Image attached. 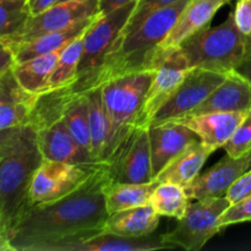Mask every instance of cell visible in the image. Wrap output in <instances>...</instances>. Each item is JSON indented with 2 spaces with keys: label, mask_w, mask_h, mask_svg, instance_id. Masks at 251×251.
<instances>
[{
  "label": "cell",
  "mask_w": 251,
  "mask_h": 251,
  "mask_svg": "<svg viewBox=\"0 0 251 251\" xmlns=\"http://www.w3.org/2000/svg\"><path fill=\"white\" fill-rule=\"evenodd\" d=\"M250 110L251 80L239 70H233L228 73L223 82L188 115Z\"/></svg>",
  "instance_id": "cell-16"
},
{
  "label": "cell",
  "mask_w": 251,
  "mask_h": 251,
  "mask_svg": "<svg viewBox=\"0 0 251 251\" xmlns=\"http://www.w3.org/2000/svg\"><path fill=\"white\" fill-rule=\"evenodd\" d=\"M223 149L232 158H242L251 151V110Z\"/></svg>",
  "instance_id": "cell-31"
},
{
  "label": "cell",
  "mask_w": 251,
  "mask_h": 251,
  "mask_svg": "<svg viewBox=\"0 0 251 251\" xmlns=\"http://www.w3.org/2000/svg\"><path fill=\"white\" fill-rule=\"evenodd\" d=\"M105 166L109 183L144 184L153 181L149 127H130Z\"/></svg>",
  "instance_id": "cell-10"
},
{
  "label": "cell",
  "mask_w": 251,
  "mask_h": 251,
  "mask_svg": "<svg viewBox=\"0 0 251 251\" xmlns=\"http://www.w3.org/2000/svg\"><path fill=\"white\" fill-rule=\"evenodd\" d=\"M211 154L212 152L199 140L166 166L154 180L157 183L176 184L184 188L201 173Z\"/></svg>",
  "instance_id": "cell-23"
},
{
  "label": "cell",
  "mask_w": 251,
  "mask_h": 251,
  "mask_svg": "<svg viewBox=\"0 0 251 251\" xmlns=\"http://www.w3.org/2000/svg\"><path fill=\"white\" fill-rule=\"evenodd\" d=\"M227 74L193 68L171 100L158 110L151 125L186 117L223 82Z\"/></svg>",
  "instance_id": "cell-12"
},
{
  "label": "cell",
  "mask_w": 251,
  "mask_h": 251,
  "mask_svg": "<svg viewBox=\"0 0 251 251\" xmlns=\"http://www.w3.org/2000/svg\"><path fill=\"white\" fill-rule=\"evenodd\" d=\"M190 199L183 186L172 183H158L150 199V205L159 216L180 220L186 212Z\"/></svg>",
  "instance_id": "cell-28"
},
{
  "label": "cell",
  "mask_w": 251,
  "mask_h": 251,
  "mask_svg": "<svg viewBox=\"0 0 251 251\" xmlns=\"http://www.w3.org/2000/svg\"><path fill=\"white\" fill-rule=\"evenodd\" d=\"M29 16L27 0H0V41L19 34Z\"/></svg>",
  "instance_id": "cell-29"
},
{
  "label": "cell",
  "mask_w": 251,
  "mask_h": 251,
  "mask_svg": "<svg viewBox=\"0 0 251 251\" xmlns=\"http://www.w3.org/2000/svg\"><path fill=\"white\" fill-rule=\"evenodd\" d=\"M249 37L237 27L233 10L218 26H207L179 46L193 68L228 74L247 60Z\"/></svg>",
  "instance_id": "cell-4"
},
{
  "label": "cell",
  "mask_w": 251,
  "mask_h": 251,
  "mask_svg": "<svg viewBox=\"0 0 251 251\" xmlns=\"http://www.w3.org/2000/svg\"><path fill=\"white\" fill-rule=\"evenodd\" d=\"M234 21L244 36H251V0H237L234 10Z\"/></svg>",
  "instance_id": "cell-37"
},
{
  "label": "cell",
  "mask_w": 251,
  "mask_h": 251,
  "mask_svg": "<svg viewBox=\"0 0 251 251\" xmlns=\"http://www.w3.org/2000/svg\"><path fill=\"white\" fill-rule=\"evenodd\" d=\"M42 162L43 157L37 145L36 131L27 125L19 146L0 159V222L9 235L32 206L29 188Z\"/></svg>",
  "instance_id": "cell-3"
},
{
  "label": "cell",
  "mask_w": 251,
  "mask_h": 251,
  "mask_svg": "<svg viewBox=\"0 0 251 251\" xmlns=\"http://www.w3.org/2000/svg\"><path fill=\"white\" fill-rule=\"evenodd\" d=\"M152 68H154L153 77L135 124L139 126L149 127L151 125L158 110L171 100L193 66H190L180 48L176 47L159 48L154 54Z\"/></svg>",
  "instance_id": "cell-8"
},
{
  "label": "cell",
  "mask_w": 251,
  "mask_h": 251,
  "mask_svg": "<svg viewBox=\"0 0 251 251\" xmlns=\"http://www.w3.org/2000/svg\"><path fill=\"white\" fill-rule=\"evenodd\" d=\"M232 0H189L176 24L159 48H176L185 39L210 26L218 10Z\"/></svg>",
  "instance_id": "cell-19"
},
{
  "label": "cell",
  "mask_w": 251,
  "mask_h": 251,
  "mask_svg": "<svg viewBox=\"0 0 251 251\" xmlns=\"http://www.w3.org/2000/svg\"><path fill=\"white\" fill-rule=\"evenodd\" d=\"M86 93L90 109L91 154L95 162L105 164L119 144V140L103 104L100 87L92 88Z\"/></svg>",
  "instance_id": "cell-18"
},
{
  "label": "cell",
  "mask_w": 251,
  "mask_h": 251,
  "mask_svg": "<svg viewBox=\"0 0 251 251\" xmlns=\"http://www.w3.org/2000/svg\"><path fill=\"white\" fill-rule=\"evenodd\" d=\"M102 166L100 163H68L43 159L32 178L31 205H43L66 198L90 181Z\"/></svg>",
  "instance_id": "cell-7"
},
{
  "label": "cell",
  "mask_w": 251,
  "mask_h": 251,
  "mask_svg": "<svg viewBox=\"0 0 251 251\" xmlns=\"http://www.w3.org/2000/svg\"><path fill=\"white\" fill-rule=\"evenodd\" d=\"M34 96L25 100L0 102V130L28 125Z\"/></svg>",
  "instance_id": "cell-30"
},
{
  "label": "cell",
  "mask_w": 251,
  "mask_h": 251,
  "mask_svg": "<svg viewBox=\"0 0 251 251\" xmlns=\"http://www.w3.org/2000/svg\"><path fill=\"white\" fill-rule=\"evenodd\" d=\"M61 118L69 132L73 135L77 144L91 153L90 109H88L87 93H76L71 90L70 97L64 107Z\"/></svg>",
  "instance_id": "cell-26"
},
{
  "label": "cell",
  "mask_w": 251,
  "mask_h": 251,
  "mask_svg": "<svg viewBox=\"0 0 251 251\" xmlns=\"http://www.w3.org/2000/svg\"><path fill=\"white\" fill-rule=\"evenodd\" d=\"M100 15V0H73L58 2L39 14L29 16L19 34L1 41L6 46L20 43L47 32L68 28L83 20Z\"/></svg>",
  "instance_id": "cell-11"
},
{
  "label": "cell",
  "mask_w": 251,
  "mask_h": 251,
  "mask_svg": "<svg viewBox=\"0 0 251 251\" xmlns=\"http://www.w3.org/2000/svg\"><path fill=\"white\" fill-rule=\"evenodd\" d=\"M153 71L154 68L120 76L100 87L103 104L119 142L136 124Z\"/></svg>",
  "instance_id": "cell-6"
},
{
  "label": "cell",
  "mask_w": 251,
  "mask_h": 251,
  "mask_svg": "<svg viewBox=\"0 0 251 251\" xmlns=\"http://www.w3.org/2000/svg\"><path fill=\"white\" fill-rule=\"evenodd\" d=\"M28 2V9L31 12V16L39 14L44 10L49 9L50 6L55 5L58 0H27Z\"/></svg>",
  "instance_id": "cell-40"
},
{
  "label": "cell",
  "mask_w": 251,
  "mask_h": 251,
  "mask_svg": "<svg viewBox=\"0 0 251 251\" xmlns=\"http://www.w3.org/2000/svg\"><path fill=\"white\" fill-rule=\"evenodd\" d=\"M178 1H180V0H137L135 2L134 10L130 15L129 20H127L120 33H127V32L132 31L142 21H145L150 15L167 6H171V5L176 4Z\"/></svg>",
  "instance_id": "cell-32"
},
{
  "label": "cell",
  "mask_w": 251,
  "mask_h": 251,
  "mask_svg": "<svg viewBox=\"0 0 251 251\" xmlns=\"http://www.w3.org/2000/svg\"><path fill=\"white\" fill-rule=\"evenodd\" d=\"M173 249L166 244L162 235H147V237L129 238L100 232L85 238L76 244L71 245L69 251H156Z\"/></svg>",
  "instance_id": "cell-21"
},
{
  "label": "cell",
  "mask_w": 251,
  "mask_h": 251,
  "mask_svg": "<svg viewBox=\"0 0 251 251\" xmlns=\"http://www.w3.org/2000/svg\"><path fill=\"white\" fill-rule=\"evenodd\" d=\"M15 65V56L11 49L4 43H0V77Z\"/></svg>",
  "instance_id": "cell-38"
},
{
  "label": "cell",
  "mask_w": 251,
  "mask_h": 251,
  "mask_svg": "<svg viewBox=\"0 0 251 251\" xmlns=\"http://www.w3.org/2000/svg\"><path fill=\"white\" fill-rule=\"evenodd\" d=\"M149 132L153 180L176 156L200 140L193 130L174 120L151 125Z\"/></svg>",
  "instance_id": "cell-13"
},
{
  "label": "cell",
  "mask_w": 251,
  "mask_h": 251,
  "mask_svg": "<svg viewBox=\"0 0 251 251\" xmlns=\"http://www.w3.org/2000/svg\"><path fill=\"white\" fill-rule=\"evenodd\" d=\"M161 216L151 205L127 208L108 215L104 223V232L129 238L151 235L159 225Z\"/></svg>",
  "instance_id": "cell-22"
},
{
  "label": "cell",
  "mask_w": 251,
  "mask_h": 251,
  "mask_svg": "<svg viewBox=\"0 0 251 251\" xmlns=\"http://www.w3.org/2000/svg\"><path fill=\"white\" fill-rule=\"evenodd\" d=\"M98 16L83 20V21L77 22V24L68 27V28L42 33L31 39L7 47L14 53L15 63H22V61L28 60V59L43 55V54L60 50L64 47L68 46L71 41L82 34Z\"/></svg>",
  "instance_id": "cell-20"
},
{
  "label": "cell",
  "mask_w": 251,
  "mask_h": 251,
  "mask_svg": "<svg viewBox=\"0 0 251 251\" xmlns=\"http://www.w3.org/2000/svg\"><path fill=\"white\" fill-rule=\"evenodd\" d=\"M158 185L156 180L151 183L132 184V183H109L104 186L105 208L108 215L149 205L152 193Z\"/></svg>",
  "instance_id": "cell-25"
},
{
  "label": "cell",
  "mask_w": 251,
  "mask_h": 251,
  "mask_svg": "<svg viewBox=\"0 0 251 251\" xmlns=\"http://www.w3.org/2000/svg\"><path fill=\"white\" fill-rule=\"evenodd\" d=\"M65 1H73V0H58V2H65ZM56 2V4H58Z\"/></svg>",
  "instance_id": "cell-45"
},
{
  "label": "cell",
  "mask_w": 251,
  "mask_h": 251,
  "mask_svg": "<svg viewBox=\"0 0 251 251\" xmlns=\"http://www.w3.org/2000/svg\"><path fill=\"white\" fill-rule=\"evenodd\" d=\"M251 58V36L249 37V42H248V55H247V60ZM245 60V61H247ZM244 61V63H245Z\"/></svg>",
  "instance_id": "cell-43"
},
{
  "label": "cell",
  "mask_w": 251,
  "mask_h": 251,
  "mask_svg": "<svg viewBox=\"0 0 251 251\" xmlns=\"http://www.w3.org/2000/svg\"><path fill=\"white\" fill-rule=\"evenodd\" d=\"M239 71L242 74H244L245 76H248V77L251 80V58L248 59V60L245 61L242 66H240Z\"/></svg>",
  "instance_id": "cell-42"
},
{
  "label": "cell",
  "mask_w": 251,
  "mask_h": 251,
  "mask_svg": "<svg viewBox=\"0 0 251 251\" xmlns=\"http://www.w3.org/2000/svg\"><path fill=\"white\" fill-rule=\"evenodd\" d=\"M0 43H2V42H1V41H0Z\"/></svg>",
  "instance_id": "cell-46"
},
{
  "label": "cell",
  "mask_w": 251,
  "mask_h": 251,
  "mask_svg": "<svg viewBox=\"0 0 251 251\" xmlns=\"http://www.w3.org/2000/svg\"><path fill=\"white\" fill-rule=\"evenodd\" d=\"M135 2H130L109 14L100 15L86 29L77 80L70 86L74 92H87L90 82L103 65L113 44L129 20Z\"/></svg>",
  "instance_id": "cell-5"
},
{
  "label": "cell",
  "mask_w": 251,
  "mask_h": 251,
  "mask_svg": "<svg viewBox=\"0 0 251 251\" xmlns=\"http://www.w3.org/2000/svg\"><path fill=\"white\" fill-rule=\"evenodd\" d=\"M26 126L10 127V129L0 130V159L9 156L20 145L24 137Z\"/></svg>",
  "instance_id": "cell-35"
},
{
  "label": "cell",
  "mask_w": 251,
  "mask_h": 251,
  "mask_svg": "<svg viewBox=\"0 0 251 251\" xmlns=\"http://www.w3.org/2000/svg\"><path fill=\"white\" fill-rule=\"evenodd\" d=\"M249 112L203 113L176 119L193 130L211 152L223 149Z\"/></svg>",
  "instance_id": "cell-15"
},
{
  "label": "cell",
  "mask_w": 251,
  "mask_h": 251,
  "mask_svg": "<svg viewBox=\"0 0 251 251\" xmlns=\"http://www.w3.org/2000/svg\"><path fill=\"white\" fill-rule=\"evenodd\" d=\"M105 166L82 188L54 202L31 206L10 233L15 251H69L85 238L104 232L108 218Z\"/></svg>",
  "instance_id": "cell-1"
},
{
  "label": "cell",
  "mask_w": 251,
  "mask_h": 251,
  "mask_svg": "<svg viewBox=\"0 0 251 251\" xmlns=\"http://www.w3.org/2000/svg\"><path fill=\"white\" fill-rule=\"evenodd\" d=\"M134 1H137V0H100V15L109 14V12Z\"/></svg>",
  "instance_id": "cell-39"
},
{
  "label": "cell",
  "mask_w": 251,
  "mask_h": 251,
  "mask_svg": "<svg viewBox=\"0 0 251 251\" xmlns=\"http://www.w3.org/2000/svg\"><path fill=\"white\" fill-rule=\"evenodd\" d=\"M251 169V151L248 153V171Z\"/></svg>",
  "instance_id": "cell-44"
},
{
  "label": "cell",
  "mask_w": 251,
  "mask_h": 251,
  "mask_svg": "<svg viewBox=\"0 0 251 251\" xmlns=\"http://www.w3.org/2000/svg\"><path fill=\"white\" fill-rule=\"evenodd\" d=\"M60 51L61 49L22 63H15L12 73L17 83L31 95H41L49 91V77L55 68Z\"/></svg>",
  "instance_id": "cell-24"
},
{
  "label": "cell",
  "mask_w": 251,
  "mask_h": 251,
  "mask_svg": "<svg viewBox=\"0 0 251 251\" xmlns=\"http://www.w3.org/2000/svg\"><path fill=\"white\" fill-rule=\"evenodd\" d=\"M0 251H15L10 242L9 233L2 227L1 222H0Z\"/></svg>",
  "instance_id": "cell-41"
},
{
  "label": "cell",
  "mask_w": 251,
  "mask_h": 251,
  "mask_svg": "<svg viewBox=\"0 0 251 251\" xmlns=\"http://www.w3.org/2000/svg\"><path fill=\"white\" fill-rule=\"evenodd\" d=\"M188 2L189 0H180L158 10L132 31L120 33L103 65L90 82L87 91L102 87L120 76L153 69L154 54L176 24Z\"/></svg>",
  "instance_id": "cell-2"
},
{
  "label": "cell",
  "mask_w": 251,
  "mask_h": 251,
  "mask_svg": "<svg viewBox=\"0 0 251 251\" xmlns=\"http://www.w3.org/2000/svg\"><path fill=\"white\" fill-rule=\"evenodd\" d=\"M249 196H251V169L242 174L226 194V198L230 203L238 202Z\"/></svg>",
  "instance_id": "cell-36"
},
{
  "label": "cell",
  "mask_w": 251,
  "mask_h": 251,
  "mask_svg": "<svg viewBox=\"0 0 251 251\" xmlns=\"http://www.w3.org/2000/svg\"><path fill=\"white\" fill-rule=\"evenodd\" d=\"M248 171V154L232 158L228 154L220 162L199 174L191 183L184 186L191 201L226 196L232 184Z\"/></svg>",
  "instance_id": "cell-14"
},
{
  "label": "cell",
  "mask_w": 251,
  "mask_h": 251,
  "mask_svg": "<svg viewBox=\"0 0 251 251\" xmlns=\"http://www.w3.org/2000/svg\"><path fill=\"white\" fill-rule=\"evenodd\" d=\"M251 221V196L245 198L238 202L230 203L229 207L222 213L220 218V228H223L232 225L249 222Z\"/></svg>",
  "instance_id": "cell-33"
},
{
  "label": "cell",
  "mask_w": 251,
  "mask_h": 251,
  "mask_svg": "<svg viewBox=\"0 0 251 251\" xmlns=\"http://www.w3.org/2000/svg\"><path fill=\"white\" fill-rule=\"evenodd\" d=\"M83 33L61 49L55 68L49 77V91L71 86L77 80L78 65L82 54Z\"/></svg>",
  "instance_id": "cell-27"
},
{
  "label": "cell",
  "mask_w": 251,
  "mask_h": 251,
  "mask_svg": "<svg viewBox=\"0 0 251 251\" xmlns=\"http://www.w3.org/2000/svg\"><path fill=\"white\" fill-rule=\"evenodd\" d=\"M31 96L34 95L26 92L17 83L14 73H12V69L0 77V102H4V100H25V98L31 97Z\"/></svg>",
  "instance_id": "cell-34"
},
{
  "label": "cell",
  "mask_w": 251,
  "mask_h": 251,
  "mask_svg": "<svg viewBox=\"0 0 251 251\" xmlns=\"http://www.w3.org/2000/svg\"><path fill=\"white\" fill-rule=\"evenodd\" d=\"M37 145L43 159L68 163H97L90 152L77 144L63 118L36 131Z\"/></svg>",
  "instance_id": "cell-17"
},
{
  "label": "cell",
  "mask_w": 251,
  "mask_h": 251,
  "mask_svg": "<svg viewBox=\"0 0 251 251\" xmlns=\"http://www.w3.org/2000/svg\"><path fill=\"white\" fill-rule=\"evenodd\" d=\"M229 205L226 196L190 202L176 227L172 232L162 234V239L173 248L201 250L211 238L221 232L220 218Z\"/></svg>",
  "instance_id": "cell-9"
}]
</instances>
